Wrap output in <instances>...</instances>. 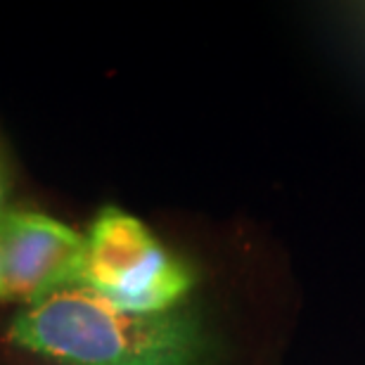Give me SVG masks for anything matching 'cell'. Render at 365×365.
I'll return each instance as SVG.
<instances>
[{"mask_svg":"<svg viewBox=\"0 0 365 365\" xmlns=\"http://www.w3.org/2000/svg\"><path fill=\"white\" fill-rule=\"evenodd\" d=\"M7 187H10V173H7L5 157H3V152H0V207H3V202H5Z\"/></svg>","mask_w":365,"mask_h":365,"instance_id":"277c9868","label":"cell"},{"mask_svg":"<svg viewBox=\"0 0 365 365\" xmlns=\"http://www.w3.org/2000/svg\"><path fill=\"white\" fill-rule=\"evenodd\" d=\"M7 339L57 365H218L221 361V341L195 306L130 313L78 284L26 306L7 327Z\"/></svg>","mask_w":365,"mask_h":365,"instance_id":"6da1fadb","label":"cell"},{"mask_svg":"<svg viewBox=\"0 0 365 365\" xmlns=\"http://www.w3.org/2000/svg\"><path fill=\"white\" fill-rule=\"evenodd\" d=\"M83 237L74 284L95 292L116 309L171 311L197 282L187 261L166 250L140 218L119 207L100 209Z\"/></svg>","mask_w":365,"mask_h":365,"instance_id":"7a4b0ae2","label":"cell"},{"mask_svg":"<svg viewBox=\"0 0 365 365\" xmlns=\"http://www.w3.org/2000/svg\"><path fill=\"white\" fill-rule=\"evenodd\" d=\"M86 237L41 211L0 214V302L34 306L71 287Z\"/></svg>","mask_w":365,"mask_h":365,"instance_id":"3957f363","label":"cell"}]
</instances>
